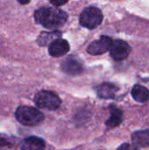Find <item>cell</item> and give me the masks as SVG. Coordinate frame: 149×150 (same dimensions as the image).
<instances>
[{"label": "cell", "instance_id": "cell-1", "mask_svg": "<svg viewBox=\"0 0 149 150\" xmlns=\"http://www.w3.org/2000/svg\"><path fill=\"white\" fill-rule=\"evenodd\" d=\"M34 18L38 24L48 29H56L62 26L67 21L65 11L58 8H40L35 11Z\"/></svg>", "mask_w": 149, "mask_h": 150}, {"label": "cell", "instance_id": "cell-2", "mask_svg": "<svg viewBox=\"0 0 149 150\" xmlns=\"http://www.w3.org/2000/svg\"><path fill=\"white\" fill-rule=\"evenodd\" d=\"M17 120L22 125L32 127L39 125L44 120V114L38 109L32 106H19L16 110Z\"/></svg>", "mask_w": 149, "mask_h": 150}, {"label": "cell", "instance_id": "cell-3", "mask_svg": "<svg viewBox=\"0 0 149 150\" xmlns=\"http://www.w3.org/2000/svg\"><path fill=\"white\" fill-rule=\"evenodd\" d=\"M34 103L39 108L54 111L60 107L61 100L58 95L53 91H41L35 95Z\"/></svg>", "mask_w": 149, "mask_h": 150}, {"label": "cell", "instance_id": "cell-4", "mask_svg": "<svg viewBox=\"0 0 149 150\" xmlns=\"http://www.w3.org/2000/svg\"><path fill=\"white\" fill-rule=\"evenodd\" d=\"M103 20V14L101 11L96 7L86 8L80 15V23L83 26L94 29L97 27Z\"/></svg>", "mask_w": 149, "mask_h": 150}, {"label": "cell", "instance_id": "cell-5", "mask_svg": "<svg viewBox=\"0 0 149 150\" xmlns=\"http://www.w3.org/2000/svg\"><path fill=\"white\" fill-rule=\"evenodd\" d=\"M131 52L130 46L124 40H117L112 42L110 49L112 57L116 61H122L126 59Z\"/></svg>", "mask_w": 149, "mask_h": 150}, {"label": "cell", "instance_id": "cell-6", "mask_svg": "<svg viewBox=\"0 0 149 150\" xmlns=\"http://www.w3.org/2000/svg\"><path fill=\"white\" fill-rule=\"evenodd\" d=\"M112 42L113 41L111 38L103 36L99 40H97L90 44L88 47V53L92 55L102 54L111 49Z\"/></svg>", "mask_w": 149, "mask_h": 150}, {"label": "cell", "instance_id": "cell-7", "mask_svg": "<svg viewBox=\"0 0 149 150\" xmlns=\"http://www.w3.org/2000/svg\"><path fill=\"white\" fill-rule=\"evenodd\" d=\"M69 50V45L67 40L57 39L49 45V54L54 57H60L67 54Z\"/></svg>", "mask_w": 149, "mask_h": 150}, {"label": "cell", "instance_id": "cell-8", "mask_svg": "<svg viewBox=\"0 0 149 150\" xmlns=\"http://www.w3.org/2000/svg\"><path fill=\"white\" fill-rule=\"evenodd\" d=\"M45 142L42 139L35 136L28 137L21 143L22 150H45Z\"/></svg>", "mask_w": 149, "mask_h": 150}, {"label": "cell", "instance_id": "cell-9", "mask_svg": "<svg viewBox=\"0 0 149 150\" xmlns=\"http://www.w3.org/2000/svg\"><path fill=\"white\" fill-rule=\"evenodd\" d=\"M110 118L105 121V125L108 128H115L123 121V112L116 106H112L110 108Z\"/></svg>", "mask_w": 149, "mask_h": 150}, {"label": "cell", "instance_id": "cell-10", "mask_svg": "<svg viewBox=\"0 0 149 150\" xmlns=\"http://www.w3.org/2000/svg\"><path fill=\"white\" fill-rule=\"evenodd\" d=\"M118 87L112 83H103L97 88V96L103 99L113 98L118 92Z\"/></svg>", "mask_w": 149, "mask_h": 150}, {"label": "cell", "instance_id": "cell-11", "mask_svg": "<svg viewBox=\"0 0 149 150\" xmlns=\"http://www.w3.org/2000/svg\"><path fill=\"white\" fill-rule=\"evenodd\" d=\"M61 68L65 73H67L68 75H73V76L78 75L83 71L82 64L78 61H76L73 58H68V59L65 60L61 64Z\"/></svg>", "mask_w": 149, "mask_h": 150}, {"label": "cell", "instance_id": "cell-12", "mask_svg": "<svg viewBox=\"0 0 149 150\" xmlns=\"http://www.w3.org/2000/svg\"><path fill=\"white\" fill-rule=\"evenodd\" d=\"M132 141L135 145L140 147H149V130L146 129L134 132L132 134Z\"/></svg>", "mask_w": 149, "mask_h": 150}, {"label": "cell", "instance_id": "cell-13", "mask_svg": "<svg viewBox=\"0 0 149 150\" xmlns=\"http://www.w3.org/2000/svg\"><path fill=\"white\" fill-rule=\"evenodd\" d=\"M132 96L135 101L139 103H145L149 100V91L142 85L136 84L132 90Z\"/></svg>", "mask_w": 149, "mask_h": 150}, {"label": "cell", "instance_id": "cell-14", "mask_svg": "<svg viewBox=\"0 0 149 150\" xmlns=\"http://www.w3.org/2000/svg\"><path fill=\"white\" fill-rule=\"evenodd\" d=\"M61 33L57 31L50 32V33H42L39 37H38V43L40 46H47L48 44H51L54 42L55 40L59 39L61 36Z\"/></svg>", "mask_w": 149, "mask_h": 150}, {"label": "cell", "instance_id": "cell-15", "mask_svg": "<svg viewBox=\"0 0 149 150\" xmlns=\"http://www.w3.org/2000/svg\"><path fill=\"white\" fill-rule=\"evenodd\" d=\"M117 150H140L139 148L135 144H129V143H124L121 146H119Z\"/></svg>", "mask_w": 149, "mask_h": 150}, {"label": "cell", "instance_id": "cell-16", "mask_svg": "<svg viewBox=\"0 0 149 150\" xmlns=\"http://www.w3.org/2000/svg\"><path fill=\"white\" fill-rule=\"evenodd\" d=\"M68 0H50L51 4L54 6H61V5H63L64 4H66Z\"/></svg>", "mask_w": 149, "mask_h": 150}, {"label": "cell", "instance_id": "cell-17", "mask_svg": "<svg viewBox=\"0 0 149 150\" xmlns=\"http://www.w3.org/2000/svg\"><path fill=\"white\" fill-rule=\"evenodd\" d=\"M7 146H10V143L7 142L4 139H0V148H4V147H7Z\"/></svg>", "mask_w": 149, "mask_h": 150}, {"label": "cell", "instance_id": "cell-18", "mask_svg": "<svg viewBox=\"0 0 149 150\" xmlns=\"http://www.w3.org/2000/svg\"><path fill=\"white\" fill-rule=\"evenodd\" d=\"M21 4H28L30 2V0H18Z\"/></svg>", "mask_w": 149, "mask_h": 150}]
</instances>
